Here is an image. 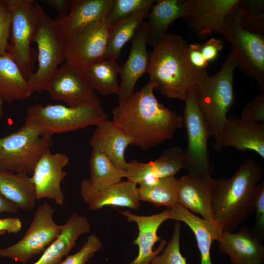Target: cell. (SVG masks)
Here are the masks:
<instances>
[{"label":"cell","mask_w":264,"mask_h":264,"mask_svg":"<svg viewBox=\"0 0 264 264\" xmlns=\"http://www.w3.org/2000/svg\"><path fill=\"white\" fill-rule=\"evenodd\" d=\"M223 44L221 39L215 37L211 38L204 44H201V52L209 63L216 59L219 52L223 49Z\"/></svg>","instance_id":"cell-41"},{"label":"cell","mask_w":264,"mask_h":264,"mask_svg":"<svg viewBox=\"0 0 264 264\" xmlns=\"http://www.w3.org/2000/svg\"><path fill=\"white\" fill-rule=\"evenodd\" d=\"M237 7L242 28L249 32L264 35V0H240Z\"/></svg>","instance_id":"cell-34"},{"label":"cell","mask_w":264,"mask_h":264,"mask_svg":"<svg viewBox=\"0 0 264 264\" xmlns=\"http://www.w3.org/2000/svg\"><path fill=\"white\" fill-rule=\"evenodd\" d=\"M201 44L195 43L189 44V57L192 65L201 69H206L209 63L205 60L201 52Z\"/></svg>","instance_id":"cell-42"},{"label":"cell","mask_w":264,"mask_h":264,"mask_svg":"<svg viewBox=\"0 0 264 264\" xmlns=\"http://www.w3.org/2000/svg\"><path fill=\"white\" fill-rule=\"evenodd\" d=\"M150 9H144L121 19L110 27L107 48L102 60H117L125 44L132 40L138 29L148 18Z\"/></svg>","instance_id":"cell-31"},{"label":"cell","mask_w":264,"mask_h":264,"mask_svg":"<svg viewBox=\"0 0 264 264\" xmlns=\"http://www.w3.org/2000/svg\"><path fill=\"white\" fill-rule=\"evenodd\" d=\"M219 250L226 254L231 264H260L264 262V247L247 227L234 233L222 230L218 241Z\"/></svg>","instance_id":"cell-21"},{"label":"cell","mask_w":264,"mask_h":264,"mask_svg":"<svg viewBox=\"0 0 264 264\" xmlns=\"http://www.w3.org/2000/svg\"><path fill=\"white\" fill-rule=\"evenodd\" d=\"M237 5L226 16L219 34L231 44L237 66L254 78L264 91V36L242 28Z\"/></svg>","instance_id":"cell-8"},{"label":"cell","mask_w":264,"mask_h":264,"mask_svg":"<svg viewBox=\"0 0 264 264\" xmlns=\"http://www.w3.org/2000/svg\"><path fill=\"white\" fill-rule=\"evenodd\" d=\"M239 0H187V11L183 19L200 37L205 38L213 32L219 34L226 16Z\"/></svg>","instance_id":"cell-15"},{"label":"cell","mask_w":264,"mask_h":264,"mask_svg":"<svg viewBox=\"0 0 264 264\" xmlns=\"http://www.w3.org/2000/svg\"><path fill=\"white\" fill-rule=\"evenodd\" d=\"M1 0L10 16L8 52L28 80L34 72L30 44L44 10L34 0Z\"/></svg>","instance_id":"cell-6"},{"label":"cell","mask_w":264,"mask_h":264,"mask_svg":"<svg viewBox=\"0 0 264 264\" xmlns=\"http://www.w3.org/2000/svg\"><path fill=\"white\" fill-rule=\"evenodd\" d=\"M0 194L18 208L34 210L35 188L32 177L27 174L0 171Z\"/></svg>","instance_id":"cell-29"},{"label":"cell","mask_w":264,"mask_h":264,"mask_svg":"<svg viewBox=\"0 0 264 264\" xmlns=\"http://www.w3.org/2000/svg\"><path fill=\"white\" fill-rule=\"evenodd\" d=\"M110 27L105 19L90 23L66 37V63L82 67L102 60Z\"/></svg>","instance_id":"cell-12"},{"label":"cell","mask_w":264,"mask_h":264,"mask_svg":"<svg viewBox=\"0 0 264 264\" xmlns=\"http://www.w3.org/2000/svg\"><path fill=\"white\" fill-rule=\"evenodd\" d=\"M20 67L8 53L0 55V98L8 103L27 99L33 94Z\"/></svg>","instance_id":"cell-28"},{"label":"cell","mask_w":264,"mask_h":264,"mask_svg":"<svg viewBox=\"0 0 264 264\" xmlns=\"http://www.w3.org/2000/svg\"><path fill=\"white\" fill-rule=\"evenodd\" d=\"M178 179L175 176L161 178L152 185L138 187L140 200L154 204L156 207L164 206L171 209L177 203Z\"/></svg>","instance_id":"cell-33"},{"label":"cell","mask_w":264,"mask_h":264,"mask_svg":"<svg viewBox=\"0 0 264 264\" xmlns=\"http://www.w3.org/2000/svg\"><path fill=\"white\" fill-rule=\"evenodd\" d=\"M102 246L100 238L96 234H91L78 252L67 256L58 264H86Z\"/></svg>","instance_id":"cell-37"},{"label":"cell","mask_w":264,"mask_h":264,"mask_svg":"<svg viewBox=\"0 0 264 264\" xmlns=\"http://www.w3.org/2000/svg\"><path fill=\"white\" fill-rule=\"evenodd\" d=\"M170 212L168 208L160 213L151 216H139L128 210L121 212L129 221L135 222L138 228V236L133 242L138 245V253L137 257L128 264H151L153 258L162 251L167 244L166 240H162L154 251L153 246L161 239L157 232L160 225L170 219Z\"/></svg>","instance_id":"cell-19"},{"label":"cell","mask_w":264,"mask_h":264,"mask_svg":"<svg viewBox=\"0 0 264 264\" xmlns=\"http://www.w3.org/2000/svg\"><path fill=\"white\" fill-rule=\"evenodd\" d=\"M113 0H73L66 17L54 20L66 38L86 25L105 19Z\"/></svg>","instance_id":"cell-25"},{"label":"cell","mask_w":264,"mask_h":264,"mask_svg":"<svg viewBox=\"0 0 264 264\" xmlns=\"http://www.w3.org/2000/svg\"><path fill=\"white\" fill-rule=\"evenodd\" d=\"M170 210V219L185 223L194 234L200 253V264H214L211 257L212 244L220 239L222 229L215 222L199 218L178 202Z\"/></svg>","instance_id":"cell-24"},{"label":"cell","mask_w":264,"mask_h":264,"mask_svg":"<svg viewBox=\"0 0 264 264\" xmlns=\"http://www.w3.org/2000/svg\"><path fill=\"white\" fill-rule=\"evenodd\" d=\"M187 0H157L150 9L146 22L147 44L156 47L164 38L166 30L175 20L184 18Z\"/></svg>","instance_id":"cell-26"},{"label":"cell","mask_w":264,"mask_h":264,"mask_svg":"<svg viewBox=\"0 0 264 264\" xmlns=\"http://www.w3.org/2000/svg\"><path fill=\"white\" fill-rule=\"evenodd\" d=\"M90 229V223L85 217L73 215L63 224L59 236L32 264H58L74 246L79 237L89 233Z\"/></svg>","instance_id":"cell-27"},{"label":"cell","mask_w":264,"mask_h":264,"mask_svg":"<svg viewBox=\"0 0 264 264\" xmlns=\"http://www.w3.org/2000/svg\"><path fill=\"white\" fill-rule=\"evenodd\" d=\"M108 118L98 99L76 107L51 104L33 105L26 109L24 122L35 126L44 134L52 135L96 126Z\"/></svg>","instance_id":"cell-5"},{"label":"cell","mask_w":264,"mask_h":264,"mask_svg":"<svg viewBox=\"0 0 264 264\" xmlns=\"http://www.w3.org/2000/svg\"><path fill=\"white\" fill-rule=\"evenodd\" d=\"M151 80L112 111V121L129 136L131 145L146 151L172 139L183 118L159 103Z\"/></svg>","instance_id":"cell-1"},{"label":"cell","mask_w":264,"mask_h":264,"mask_svg":"<svg viewBox=\"0 0 264 264\" xmlns=\"http://www.w3.org/2000/svg\"><path fill=\"white\" fill-rule=\"evenodd\" d=\"M180 222L176 221L171 240L162 251L153 258L151 264H187L180 250Z\"/></svg>","instance_id":"cell-36"},{"label":"cell","mask_w":264,"mask_h":264,"mask_svg":"<svg viewBox=\"0 0 264 264\" xmlns=\"http://www.w3.org/2000/svg\"><path fill=\"white\" fill-rule=\"evenodd\" d=\"M177 179V202L202 219L214 222L212 193L215 179L212 176L198 177L189 173Z\"/></svg>","instance_id":"cell-17"},{"label":"cell","mask_w":264,"mask_h":264,"mask_svg":"<svg viewBox=\"0 0 264 264\" xmlns=\"http://www.w3.org/2000/svg\"><path fill=\"white\" fill-rule=\"evenodd\" d=\"M5 233L4 231H0V235L4 234Z\"/></svg>","instance_id":"cell-47"},{"label":"cell","mask_w":264,"mask_h":264,"mask_svg":"<svg viewBox=\"0 0 264 264\" xmlns=\"http://www.w3.org/2000/svg\"><path fill=\"white\" fill-rule=\"evenodd\" d=\"M154 0H113L105 19L111 26L116 21L140 11L150 9Z\"/></svg>","instance_id":"cell-35"},{"label":"cell","mask_w":264,"mask_h":264,"mask_svg":"<svg viewBox=\"0 0 264 264\" xmlns=\"http://www.w3.org/2000/svg\"><path fill=\"white\" fill-rule=\"evenodd\" d=\"M230 147L241 152L253 151L264 159V123L245 121L234 115L227 117L221 147Z\"/></svg>","instance_id":"cell-22"},{"label":"cell","mask_w":264,"mask_h":264,"mask_svg":"<svg viewBox=\"0 0 264 264\" xmlns=\"http://www.w3.org/2000/svg\"><path fill=\"white\" fill-rule=\"evenodd\" d=\"M3 101L0 98V120L2 118L3 116Z\"/></svg>","instance_id":"cell-46"},{"label":"cell","mask_w":264,"mask_h":264,"mask_svg":"<svg viewBox=\"0 0 264 264\" xmlns=\"http://www.w3.org/2000/svg\"><path fill=\"white\" fill-rule=\"evenodd\" d=\"M10 24V14L0 0V55L8 53Z\"/></svg>","instance_id":"cell-40"},{"label":"cell","mask_w":264,"mask_h":264,"mask_svg":"<svg viewBox=\"0 0 264 264\" xmlns=\"http://www.w3.org/2000/svg\"><path fill=\"white\" fill-rule=\"evenodd\" d=\"M253 213L255 214L254 234L260 241L264 237V182L257 186L254 194Z\"/></svg>","instance_id":"cell-38"},{"label":"cell","mask_w":264,"mask_h":264,"mask_svg":"<svg viewBox=\"0 0 264 264\" xmlns=\"http://www.w3.org/2000/svg\"></svg>","instance_id":"cell-49"},{"label":"cell","mask_w":264,"mask_h":264,"mask_svg":"<svg viewBox=\"0 0 264 264\" xmlns=\"http://www.w3.org/2000/svg\"><path fill=\"white\" fill-rule=\"evenodd\" d=\"M81 196L91 210H97L106 206L128 207L137 209L140 206L138 187L128 180L101 190L94 189L88 179L81 184Z\"/></svg>","instance_id":"cell-18"},{"label":"cell","mask_w":264,"mask_h":264,"mask_svg":"<svg viewBox=\"0 0 264 264\" xmlns=\"http://www.w3.org/2000/svg\"><path fill=\"white\" fill-rule=\"evenodd\" d=\"M183 121L187 135L184 151V169L198 177L211 176L214 165L211 161L208 146L210 137L197 104L193 89L184 100Z\"/></svg>","instance_id":"cell-10"},{"label":"cell","mask_w":264,"mask_h":264,"mask_svg":"<svg viewBox=\"0 0 264 264\" xmlns=\"http://www.w3.org/2000/svg\"><path fill=\"white\" fill-rule=\"evenodd\" d=\"M17 207L0 194V214L3 212L16 213Z\"/></svg>","instance_id":"cell-45"},{"label":"cell","mask_w":264,"mask_h":264,"mask_svg":"<svg viewBox=\"0 0 264 264\" xmlns=\"http://www.w3.org/2000/svg\"><path fill=\"white\" fill-rule=\"evenodd\" d=\"M91 185L101 190L117 184L127 176L126 171L117 166L103 154L92 150L89 161Z\"/></svg>","instance_id":"cell-32"},{"label":"cell","mask_w":264,"mask_h":264,"mask_svg":"<svg viewBox=\"0 0 264 264\" xmlns=\"http://www.w3.org/2000/svg\"><path fill=\"white\" fill-rule=\"evenodd\" d=\"M132 41L129 56L126 62L120 66L119 74L121 81L118 95L119 104L124 102L132 96L138 80L147 73L150 53L146 46V22L141 24Z\"/></svg>","instance_id":"cell-20"},{"label":"cell","mask_w":264,"mask_h":264,"mask_svg":"<svg viewBox=\"0 0 264 264\" xmlns=\"http://www.w3.org/2000/svg\"><path fill=\"white\" fill-rule=\"evenodd\" d=\"M263 174L260 164L247 159L231 177L215 179L212 193L214 221L222 230L233 232L253 213L255 191Z\"/></svg>","instance_id":"cell-3"},{"label":"cell","mask_w":264,"mask_h":264,"mask_svg":"<svg viewBox=\"0 0 264 264\" xmlns=\"http://www.w3.org/2000/svg\"><path fill=\"white\" fill-rule=\"evenodd\" d=\"M240 118L245 121L264 123V91L246 104Z\"/></svg>","instance_id":"cell-39"},{"label":"cell","mask_w":264,"mask_h":264,"mask_svg":"<svg viewBox=\"0 0 264 264\" xmlns=\"http://www.w3.org/2000/svg\"><path fill=\"white\" fill-rule=\"evenodd\" d=\"M65 41L54 20L43 11L32 40L38 47V66L27 80L33 92L45 90L58 66L65 60Z\"/></svg>","instance_id":"cell-9"},{"label":"cell","mask_w":264,"mask_h":264,"mask_svg":"<svg viewBox=\"0 0 264 264\" xmlns=\"http://www.w3.org/2000/svg\"><path fill=\"white\" fill-rule=\"evenodd\" d=\"M45 90L53 100L62 101L71 107L99 99L80 68L66 62L52 76Z\"/></svg>","instance_id":"cell-13"},{"label":"cell","mask_w":264,"mask_h":264,"mask_svg":"<svg viewBox=\"0 0 264 264\" xmlns=\"http://www.w3.org/2000/svg\"><path fill=\"white\" fill-rule=\"evenodd\" d=\"M55 209L47 203L40 205L23 237L13 245L0 249V256L25 264L42 253L59 236L63 225L55 223Z\"/></svg>","instance_id":"cell-11"},{"label":"cell","mask_w":264,"mask_h":264,"mask_svg":"<svg viewBox=\"0 0 264 264\" xmlns=\"http://www.w3.org/2000/svg\"><path fill=\"white\" fill-rule=\"evenodd\" d=\"M237 67L231 51L220 70L198 83L193 88L198 106L213 148L220 152L227 122V114L234 102L233 73Z\"/></svg>","instance_id":"cell-4"},{"label":"cell","mask_w":264,"mask_h":264,"mask_svg":"<svg viewBox=\"0 0 264 264\" xmlns=\"http://www.w3.org/2000/svg\"><path fill=\"white\" fill-rule=\"evenodd\" d=\"M52 143V135L24 122L18 131L0 137V171L32 175L39 159Z\"/></svg>","instance_id":"cell-7"},{"label":"cell","mask_w":264,"mask_h":264,"mask_svg":"<svg viewBox=\"0 0 264 264\" xmlns=\"http://www.w3.org/2000/svg\"><path fill=\"white\" fill-rule=\"evenodd\" d=\"M96 127L89 142L92 150L103 154L117 166L126 171L128 162L125 151L131 145L129 136L112 120H104Z\"/></svg>","instance_id":"cell-23"},{"label":"cell","mask_w":264,"mask_h":264,"mask_svg":"<svg viewBox=\"0 0 264 264\" xmlns=\"http://www.w3.org/2000/svg\"><path fill=\"white\" fill-rule=\"evenodd\" d=\"M22 228V222L18 218L0 219V231L17 233Z\"/></svg>","instance_id":"cell-44"},{"label":"cell","mask_w":264,"mask_h":264,"mask_svg":"<svg viewBox=\"0 0 264 264\" xmlns=\"http://www.w3.org/2000/svg\"></svg>","instance_id":"cell-48"},{"label":"cell","mask_w":264,"mask_h":264,"mask_svg":"<svg viewBox=\"0 0 264 264\" xmlns=\"http://www.w3.org/2000/svg\"><path fill=\"white\" fill-rule=\"evenodd\" d=\"M41 1L52 7L58 14V18H62L68 14L73 0H41Z\"/></svg>","instance_id":"cell-43"},{"label":"cell","mask_w":264,"mask_h":264,"mask_svg":"<svg viewBox=\"0 0 264 264\" xmlns=\"http://www.w3.org/2000/svg\"><path fill=\"white\" fill-rule=\"evenodd\" d=\"M189 44L178 35L166 34L150 53L147 73L155 89L168 98L184 101L188 92L209 76L206 69L190 62Z\"/></svg>","instance_id":"cell-2"},{"label":"cell","mask_w":264,"mask_h":264,"mask_svg":"<svg viewBox=\"0 0 264 264\" xmlns=\"http://www.w3.org/2000/svg\"><path fill=\"white\" fill-rule=\"evenodd\" d=\"M69 162L66 154H52L49 149L43 154L31 176L37 200L46 198L53 200L58 205L63 204L64 195L61 183L66 176L63 169Z\"/></svg>","instance_id":"cell-14"},{"label":"cell","mask_w":264,"mask_h":264,"mask_svg":"<svg viewBox=\"0 0 264 264\" xmlns=\"http://www.w3.org/2000/svg\"><path fill=\"white\" fill-rule=\"evenodd\" d=\"M184 151L177 145L165 149L156 159L147 163L134 159L128 162L127 180L135 184L152 185L161 178L175 176L184 167Z\"/></svg>","instance_id":"cell-16"},{"label":"cell","mask_w":264,"mask_h":264,"mask_svg":"<svg viewBox=\"0 0 264 264\" xmlns=\"http://www.w3.org/2000/svg\"><path fill=\"white\" fill-rule=\"evenodd\" d=\"M94 90L102 96L119 95L120 84L117 80L120 66L117 60H102L90 65L79 67Z\"/></svg>","instance_id":"cell-30"}]
</instances>
